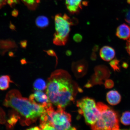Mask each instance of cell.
Here are the masks:
<instances>
[{
    "mask_svg": "<svg viewBox=\"0 0 130 130\" xmlns=\"http://www.w3.org/2000/svg\"><path fill=\"white\" fill-rule=\"evenodd\" d=\"M116 35L121 39L128 40L130 37V27L126 24H121L117 29Z\"/></svg>",
    "mask_w": 130,
    "mask_h": 130,
    "instance_id": "12",
    "label": "cell"
},
{
    "mask_svg": "<svg viewBox=\"0 0 130 130\" xmlns=\"http://www.w3.org/2000/svg\"><path fill=\"white\" fill-rule=\"evenodd\" d=\"M126 49L127 51L130 55V37L128 39L126 42Z\"/></svg>",
    "mask_w": 130,
    "mask_h": 130,
    "instance_id": "25",
    "label": "cell"
},
{
    "mask_svg": "<svg viewBox=\"0 0 130 130\" xmlns=\"http://www.w3.org/2000/svg\"><path fill=\"white\" fill-rule=\"evenodd\" d=\"M58 108L55 110L52 105L49 106L40 116V123L50 125L56 130L76 129L71 126L70 115L64 111L63 108Z\"/></svg>",
    "mask_w": 130,
    "mask_h": 130,
    "instance_id": "3",
    "label": "cell"
},
{
    "mask_svg": "<svg viewBox=\"0 0 130 130\" xmlns=\"http://www.w3.org/2000/svg\"><path fill=\"white\" fill-rule=\"evenodd\" d=\"M54 22L56 32L53 43L58 46L64 45L68 42L71 26L77 24L78 20L75 18L71 19L66 14H58L55 16Z\"/></svg>",
    "mask_w": 130,
    "mask_h": 130,
    "instance_id": "4",
    "label": "cell"
},
{
    "mask_svg": "<svg viewBox=\"0 0 130 130\" xmlns=\"http://www.w3.org/2000/svg\"><path fill=\"white\" fill-rule=\"evenodd\" d=\"M14 41L10 39L0 40V54L4 55L7 52L17 48Z\"/></svg>",
    "mask_w": 130,
    "mask_h": 130,
    "instance_id": "9",
    "label": "cell"
},
{
    "mask_svg": "<svg viewBox=\"0 0 130 130\" xmlns=\"http://www.w3.org/2000/svg\"><path fill=\"white\" fill-rule=\"evenodd\" d=\"M28 130H40L39 127L38 126H35L31 128L27 129Z\"/></svg>",
    "mask_w": 130,
    "mask_h": 130,
    "instance_id": "33",
    "label": "cell"
},
{
    "mask_svg": "<svg viewBox=\"0 0 130 130\" xmlns=\"http://www.w3.org/2000/svg\"><path fill=\"white\" fill-rule=\"evenodd\" d=\"M20 46L22 48H26L27 45V41L26 40H22L20 43Z\"/></svg>",
    "mask_w": 130,
    "mask_h": 130,
    "instance_id": "26",
    "label": "cell"
},
{
    "mask_svg": "<svg viewBox=\"0 0 130 130\" xmlns=\"http://www.w3.org/2000/svg\"><path fill=\"white\" fill-rule=\"evenodd\" d=\"M46 83L42 79H37L34 83V87L36 90H43L46 88Z\"/></svg>",
    "mask_w": 130,
    "mask_h": 130,
    "instance_id": "16",
    "label": "cell"
},
{
    "mask_svg": "<svg viewBox=\"0 0 130 130\" xmlns=\"http://www.w3.org/2000/svg\"><path fill=\"white\" fill-rule=\"evenodd\" d=\"M105 86L107 89H110L113 87L114 84L113 80L110 79H107L105 80Z\"/></svg>",
    "mask_w": 130,
    "mask_h": 130,
    "instance_id": "21",
    "label": "cell"
},
{
    "mask_svg": "<svg viewBox=\"0 0 130 130\" xmlns=\"http://www.w3.org/2000/svg\"><path fill=\"white\" fill-rule=\"evenodd\" d=\"M122 66L123 67L125 68H127L128 67V65L126 63H123L122 65Z\"/></svg>",
    "mask_w": 130,
    "mask_h": 130,
    "instance_id": "34",
    "label": "cell"
},
{
    "mask_svg": "<svg viewBox=\"0 0 130 130\" xmlns=\"http://www.w3.org/2000/svg\"><path fill=\"white\" fill-rule=\"evenodd\" d=\"M73 40L77 43H79L82 41L83 39L82 35L79 34H75L73 37Z\"/></svg>",
    "mask_w": 130,
    "mask_h": 130,
    "instance_id": "22",
    "label": "cell"
},
{
    "mask_svg": "<svg viewBox=\"0 0 130 130\" xmlns=\"http://www.w3.org/2000/svg\"><path fill=\"white\" fill-rule=\"evenodd\" d=\"M97 106L100 111L99 119L91 126L93 130H113L119 129L118 115L114 110L108 106L99 102Z\"/></svg>",
    "mask_w": 130,
    "mask_h": 130,
    "instance_id": "5",
    "label": "cell"
},
{
    "mask_svg": "<svg viewBox=\"0 0 130 130\" xmlns=\"http://www.w3.org/2000/svg\"><path fill=\"white\" fill-rule=\"evenodd\" d=\"M10 28L12 29V30H15V26L13 24H12L10 23Z\"/></svg>",
    "mask_w": 130,
    "mask_h": 130,
    "instance_id": "31",
    "label": "cell"
},
{
    "mask_svg": "<svg viewBox=\"0 0 130 130\" xmlns=\"http://www.w3.org/2000/svg\"><path fill=\"white\" fill-rule=\"evenodd\" d=\"M46 95L52 104L63 108L74 100L75 87L69 74L66 71L57 70L49 78Z\"/></svg>",
    "mask_w": 130,
    "mask_h": 130,
    "instance_id": "1",
    "label": "cell"
},
{
    "mask_svg": "<svg viewBox=\"0 0 130 130\" xmlns=\"http://www.w3.org/2000/svg\"><path fill=\"white\" fill-rule=\"evenodd\" d=\"M19 15V12L17 10L14 9L12 12V15L13 17H17Z\"/></svg>",
    "mask_w": 130,
    "mask_h": 130,
    "instance_id": "28",
    "label": "cell"
},
{
    "mask_svg": "<svg viewBox=\"0 0 130 130\" xmlns=\"http://www.w3.org/2000/svg\"><path fill=\"white\" fill-rule=\"evenodd\" d=\"M115 55V50L111 47L104 46L100 50V56L104 61H108L111 60Z\"/></svg>",
    "mask_w": 130,
    "mask_h": 130,
    "instance_id": "10",
    "label": "cell"
},
{
    "mask_svg": "<svg viewBox=\"0 0 130 130\" xmlns=\"http://www.w3.org/2000/svg\"><path fill=\"white\" fill-rule=\"evenodd\" d=\"M10 77L8 75H3L0 77V90H6L9 87V84L12 83Z\"/></svg>",
    "mask_w": 130,
    "mask_h": 130,
    "instance_id": "15",
    "label": "cell"
},
{
    "mask_svg": "<svg viewBox=\"0 0 130 130\" xmlns=\"http://www.w3.org/2000/svg\"><path fill=\"white\" fill-rule=\"evenodd\" d=\"M82 0H66V4L68 11L71 14H77L82 9Z\"/></svg>",
    "mask_w": 130,
    "mask_h": 130,
    "instance_id": "8",
    "label": "cell"
},
{
    "mask_svg": "<svg viewBox=\"0 0 130 130\" xmlns=\"http://www.w3.org/2000/svg\"><path fill=\"white\" fill-rule=\"evenodd\" d=\"M77 105L83 115L86 123L92 126L96 122L101 112L93 99L88 97L82 99L77 102Z\"/></svg>",
    "mask_w": 130,
    "mask_h": 130,
    "instance_id": "6",
    "label": "cell"
},
{
    "mask_svg": "<svg viewBox=\"0 0 130 130\" xmlns=\"http://www.w3.org/2000/svg\"><path fill=\"white\" fill-rule=\"evenodd\" d=\"M66 54L67 56H70L72 54V52L70 50H68L66 52Z\"/></svg>",
    "mask_w": 130,
    "mask_h": 130,
    "instance_id": "32",
    "label": "cell"
},
{
    "mask_svg": "<svg viewBox=\"0 0 130 130\" xmlns=\"http://www.w3.org/2000/svg\"><path fill=\"white\" fill-rule=\"evenodd\" d=\"M5 116L4 112L1 108H0V123H5Z\"/></svg>",
    "mask_w": 130,
    "mask_h": 130,
    "instance_id": "24",
    "label": "cell"
},
{
    "mask_svg": "<svg viewBox=\"0 0 130 130\" xmlns=\"http://www.w3.org/2000/svg\"><path fill=\"white\" fill-rule=\"evenodd\" d=\"M119 62V60L117 59H115L110 61L109 64L114 70L118 71L120 70Z\"/></svg>",
    "mask_w": 130,
    "mask_h": 130,
    "instance_id": "19",
    "label": "cell"
},
{
    "mask_svg": "<svg viewBox=\"0 0 130 130\" xmlns=\"http://www.w3.org/2000/svg\"><path fill=\"white\" fill-rule=\"evenodd\" d=\"M98 49V47L97 46H95L93 48L94 52H96Z\"/></svg>",
    "mask_w": 130,
    "mask_h": 130,
    "instance_id": "35",
    "label": "cell"
},
{
    "mask_svg": "<svg viewBox=\"0 0 130 130\" xmlns=\"http://www.w3.org/2000/svg\"><path fill=\"white\" fill-rule=\"evenodd\" d=\"M4 105L18 112L25 119L24 123L27 125L36 121L48 107L37 103L34 100L23 97L20 92L16 89L8 92Z\"/></svg>",
    "mask_w": 130,
    "mask_h": 130,
    "instance_id": "2",
    "label": "cell"
},
{
    "mask_svg": "<svg viewBox=\"0 0 130 130\" xmlns=\"http://www.w3.org/2000/svg\"><path fill=\"white\" fill-rule=\"evenodd\" d=\"M44 51L45 52L48 56H50L55 57L56 58L57 62L58 58L55 52L53 50H44Z\"/></svg>",
    "mask_w": 130,
    "mask_h": 130,
    "instance_id": "23",
    "label": "cell"
},
{
    "mask_svg": "<svg viewBox=\"0 0 130 130\" xmlns=\"http://www.w3.org/2000/svg\"><path fill=\"white\" fill-rule=\"evenodd\" d=\"M7 1V0H0V9L6 4Z\"/></svg>",
    "mask_w": 130,
    "mask_h": 130,
    "instance_id": "29",
    "label": "cell"
},
{
    "mask_svg": "<svg viewBox=\"0 0 130 130\" xmlns=\"http://www.w3.org/2000/svg\"><path fill=\"white\" fill-rule=\"evenodd\" d=\"M121 95L117 91H110L107 94V101L110 105H115L118 104L121 102Z\"/></svg>",
    "mask_w": 130,
    "mask_h": 130,
    "instance_id": "13",
    "label": "cell"
},
{
    "mask_svg": "<svg viewBox=\"0 0 130 130\" xmlns=\"http://www.w3.org/2000/svg\"><path fill=\"white\" fill-rule=\"evenodd\" d=\"M19 117L18 115H13L8 120V122L9 125L12 126L14 125L17 122L18 119L19 118Z\"/></svg>",
    "mask_w": 130,
    "mask_h": 130,
    "instance_id": "20",
    "label": "cell"
},
{
    "mask_svg": "<svg viewBox=\"0 0 130 130\" xmlns=\"http://www.w3.org/2000/svg\"><path fill=\"white\" fill-rule=\"evenodd\" d=\"M121 123L125 125H130V112L126 111L122 114L121 119Z\"/></svg>",
    "mask_w": 130,
    "mask_h": 130,
    "instance_id": "18",
    "label": "cell"
},
{
    "mask_svg": "<svg viewBox=\"0 0 130 130\" xmlns=\"http://www.w3.org/2000/svg\"><path fill=\"white\" fill-rule=\"evenodd\" d=\"M24 4L31 10H34L36 9L40 3L39 0H22Z\"/></svg>",
    "mask_w": 130,
    "mask_h": 130,
    "instance_id": "17",
    "label": "cell"
},
{
    "mask_svg": "<svg viewBox=\"0 0 130 130\" xmlns=\"http://www.w3.org/2000/svg\"><path fill=\"white\" fill-rule=\"evenodd\" d=\"M95 76L102 81L105 80L109 77L110 75V70L105 65H100L95 68Z\"/></svg>",
    "mask_w": 130,
    "mask_h": 130,
    "instance_id": "11",
    "label": "cell"
},
{
    "mask_svg": "<svg viewBox=\"0 0 130 130\" xmlns=\"http://www.w3.org/2000/svg\"><path fill=\"white\" fill-rule=\"evenodd\" d=\"M125 20L128 23L130 24V9L126 14Z\"/></svg>",
    "mask_w": 130,
    "mask_h": 130,
    "instance_id": "27",
    "label": "cell"
},
{
    "mask_svg": "<svg viewBox=\"0 0 130 130\" xmlns=\"http://www.w3.org/2000/svg\"><path fill=\"white\" fill-rule=\"evenodd\" d=\"M29 98L45 106H48L52 104L47 95L42 91L36 90L34 94L30 96Z\"/></svg>",
    "mask_w": 130,
    "mask_h": 130,
    "instance_id": "7",
    "label": "cell"
},
{
    "mask_svg": "<svg viewBox=\"0 0 130 130\" xmlns=\"http://www.w3.org/2000/svg\"><path fill=\"white\" fill-rule=\"evenodd\" d=\"M35 23L37 27L43 29L48 27L49 24V20L47 17L44 15L37 17L35 20Z\"/></svg>",
    "mask_w": 130,
    "mask_h": 130,
    "instance_id": "14",
    "label": "cell"
},
{
    "mask_svg": "<svg viewBox=\"0 0 130 130\" xmlns=\"http://www.w3.org/2000/svg\"><path fill=\"white\" fill-rule=\"evenodd\" d=\"M91 58L92 60H94L96 59V55L94 52L92 54L91 56Z\"/></svg>",
    "mask_w": 130,
    "mask_h": 130,
    "instance_id": "30",
    "label": "cell"
}]
</instances>
